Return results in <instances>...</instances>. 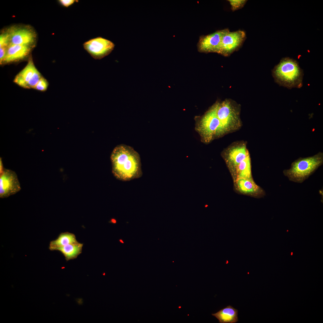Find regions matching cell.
<instances>
[{
	"label": "cell",
	"mask_w": 323,
	"mask_h": 323,
	"mask_svg": "<svg viewBox=\"0 0 323 323\" xmlns=\"http://www.w3.org/2000/svg\"><path fill=\"white\" fill-rule=\"evenodd\" d=\"M21 189L16 173L4 169L0 176V197L5 198L16 194Z\"/></svg>",
	"instance_id": "52a82bcc"
},
{
	"label": "cell",
	"mask_w": 323,
	"mask_h": 323,
	"mask_svg": "<svg viewBox=\"0 0 323 323\" xmlns=\"http://www.w3.org/2000/svg\"><path fill=\"white\" fill-rule=\"evenodd\" d=\"M7 31L11 44L31 46L36 39L35 32L27 28L13 27Z\"/></svg>",
	"instance_id": "9c48e42d"
},
{
	"label": "cell",
	"mask_w": 323,
	"mask_h": 323,
	"mask_svg": "<svg viewBox=\"0 0 323 323\" xmlns=\"http://www.w3.org/2000/svg\"><path fill=\"white\" fill-rule=\"evenodd\" d=\"M111 222H112V223H116V221L114 219H112V220H111Z\"/></svg>",
	"instance_id": "7402d4cb"
},
{
	"label": "cell",
	"mask_w": 323,
	"mask_h": 323,
	"mask_svg": "<svg viewBox=\"0 0 323 323\" xmlns=\"http://www.w3.org/2000/svg\"><path fill=\"white\" fill-rule=\"evenodd\" d=\"M236 189L240 193L256 197H262L265 195L264 191L257 185L252 177L240 178L234 181Z\"/></svg>",
	"instance_id": "8fae6325"
},
{
	"label": "cell",
	"mask_w": 323,
	"mask_h": 323,
	"mask_svg": "<svg viewBox=\"0 0 323 323\" xmlns=\"http://www.w3.org/2000/svg\"><path fill=\"white\" fill-rule=\"evenodd\" d=\"M48 85V81L42 77L34 87L33 89L40 91H45L47 90Z\"/></svg>",
	"instance_id": "ac0fdd59"
},
{
	"label": "cell",
	"mask_w": 323,
	"mask_h": 323,
	"mask_svg": "<svg viewBox=\"0 0 323 323\" xmlns=\"http://www.w3.org/2000/svg\"><path fill=\"white\" fill-rule=\"evenodd\" d=\"M196 127L202 141L205 143L224 136L221 125L213 106L201 118Z\"/></svg>",
	"instance_id": "277c9868"
},
{
	"label": "cell",
	"mask_w": 323,
	"mask_h": 323,
	"mask_svg": "<svg viewBox=\"0 0 323 323\" xmlns=\"http://www.w3.org/2000/svg\"><path fill=\"white\" fill-rule=\"evenodd\" d=\"M272 75L276 83L288 89L302 86L303 73L297 62L292 59L281 60L272 70Z\"/></svg>",
	"instance_id": "7a4b0ae2"
},
{
	"label": "cell",
	"mask_w": 323,
	"mask_h": 323,
	"mask_svg": "<svg viewBox=\"0 0 323 323\" xmlns=\"http://www.w3.org/2000/svg\"><path fill=\"white\" fill-rule=\"evenodd\" d=\"M78 242L74 234L68 232H63L59 234L56 239L50 242L49 249L51 251H54L57 248Z\"/></svg>",
	"instance_id": "2e32d148"
},
{
	"label": "cell",
	"mask_w": 323,
	"mask_h": 323,
	"mask_svg": "<svg viewBox=\"0 0 323 323\" xmlns=\"http://www.w3.org/2000/svg\"><path fill=\"white\" fill-rule=\"evenodd\" d=\"M84 49L95 59H101L109 55L115 45L112 41L101 37L89 39L83 44Z\"/></svg>",
	"instance_id": "8992f818"
},
{
	"label": "cell",
	"mask_w": 323,
	"mask_h": 323,
	"mask_svg": "<svg viewBox=\"0 0 323 323\" xmlns=\"http://www.w3.org/2000/svg\"><path fill=\"white\" fill-rule=\"evenodd\" d=\"M245 37L243 31L230 32L228 30L222 38L219 53L225 56L230 55L240 46Z\"/></svg>",
	"instance_id": "ba28073f"
},
{
	"label": "cell",
	"mask_w": 323,
	"mask_h": 323,
	"mask_svg": "<svg viewBox=\"0 0 323 323\" xmlns=\"http://www.w3.org/2000/svg\"><path fill=\"white\" fill-rule=\"evenodd\" d=\"M228 30L218 31L201 37L198 44L199 50L204 52L219 53L222 38Z\"/></svg>",
	"instance_id": "30bf717a"
},
{
	"label": "cell",
	"mask_w": 323,
	"mask_h": 323,
	"mask_svg": "<svg viewBox=\"0 0 323 323\" xmlns=\"http://www.w3.org/2000/svg\"><path fill=\"white\" fill-rule=\"evenodd\" d=\"M222 156L231 173L250 157L246 143L243 141L232 143L223 151Z\"/></svg>",
	"instance_id": "5b68a950"
},
{
	"label": "cell",
	"mask_w": 323,
	"mask_h": 323,
	"mask_svg": "<svg viewBox=\"0 0 323 323\" xmlns=\"http://www.w3.org/2000/svg\"><path fill=\"white\" fill-rule=\"evenodd\" d=\"M37 70L32 59L30 58L25 67L16 75L13 82L21 87L26 89L28 83Z\"/></svg>",
	"instance_id": "4fadbf2b"
},
{
	"label": "cell",
	"mask_w": 323,
	"mask_h": 323,
	"mask_svg": "<svg viewBox=\"0 0 323 323\" xmlns=\"http://www.w3.org/2000/svg\"><path fill=\"white\" fill-rule=\"evenodd\" d=\"M112 172L123 181L138 178L142 175L140 156L131 147L121 145L115 147L111 156Z\"/></svg>",
	"instance_id": "6da1fadb"
},
{
	"label": "cell",
	"mask_w": 323,
	"mask_h": 323,
	"mask_svg": "<svg viewBox=\"0 0 323 323\" xmlns=\"http://www.w3.org/2000/svg\"><path fill=\"white\" fill-rule=\"evenodd\" d=\"M120 242H121V243H124L123 242V241H122V240H120Z\"/></svg>",
	"instance_id": "603a6c76"
},
{
	"label": "cell",
	"mask_w": 323,
	"mask_h": 323,
	"mask_svg": "<svg viewBox=\"0 0 323 323\" xmlns=\"http://www.w3.org/2000/svg\"><path fill=\"white\" fill-rule=\"evenodd\" d=\"M238 310L230 305L212 314L220 323H235L238 321Z\"/></svg>",
	"instance_id": "5bb4252c"
},
{
	"label": "cell",
	"mask_w": 323,
	"mask_h": 323,
	"mask_svg": "<svg viewBox=\"0 0 323 323\" xmlns=\"http://www.w3.org/2000/svg\"><path fill=\"white\" fill-rule=\"evenodd\" d=\"M83 244L79 243L70 244L56 248L55 250L60 251L67 261L76 258L81 253Z\"/></svg>",
	"instance_id": "9a60e30c"
},
{
	"label": "cell",
	"mask_w": 323,
	"mask_h": 323,
	"mask_svg": "<svg viewBox=\"0 0 323 323\" xmlns=\"http://www.w3.org/2000/svg\"><path fill=\"white\" fill-rule=\"evenodd\" d=\"M323 164V153L319 152L312 156L300 157L292 162L290 167L283 171L284 176L289 180L302 183Z\"/></svg>",
	"instance_id": "3957f363"
},
{
	"label": "cell",
	"mask_w": 323,
	"mask_h": 323,
	"mask_svg": "<svg viewBox=\"0 0 323 323\" xmlns=\"http://www.w3.org/2000/svg\"><path fill=\"white\" fill-rule=\"evenodd\" d=\"M77 0H59L58 2L62 6L68 7L73 4Z\"/></svg>",
	"instance_id": "ffe728a7"
},
{
	"label": "cell",
	"mask_w": 323,
	"mask_h": 323,
	"mask_svg": "<svg viewBox=\"0 0 323 323\" xmlns=\"http://www.w3.org/2000/svg\"><path fill=\"white\" fill-rule=\"evenodd\" d=\"M31 46L10 43L3 64H7L23 60L30 54Z\"/></svg>",
	"instance_id": "7c38bea8"
},
{
	"label": "cell",
	"mask_w": 323,
	"mask_h": 323,
	"mask_svg": "<svg viewBox=\"0 0 323 323\" xmlns=\"http://www.w3.org/2000/svg\"><path fill=\"white\" fill-rule=\"evenodd\" d=\"M10 43V35L8 31L1 34L0 36V48H7Z\"/></svg>",
	"instance_id": "e0dca14e"
},
{
	"label": "cell",
	"mask_w": 323,
	"mask_h": 323,
	"mask_svg": "<svg viewBox=\"0 0 323 323\" xmlns=\"http://www.w3.org/2000/svg\"><path fill=\"white\" fill-rule=\"evenodd\" d=\"M0 174H2V173L4 171V168L3 167L2 162L1 160V158H0Z\"/></svg>",
	"instance_id": "44dd1931"
},
{
	"label": "cell",
	"mask_w": 323,
	"mask_h": 323,
	"mask_svg": "<svg viewBox=\"0 0 323 323\" xmlns=\"http://www.w3.org/2000/svg\"><path fill=\"white\" fill-rule=\"evenodd\" d=\"M228 1L231 6V9L234 11L242 8L245 5L247 0H229Z\"/></svg>",
	"instance_id": "d6986e66"
}]
</instances>
